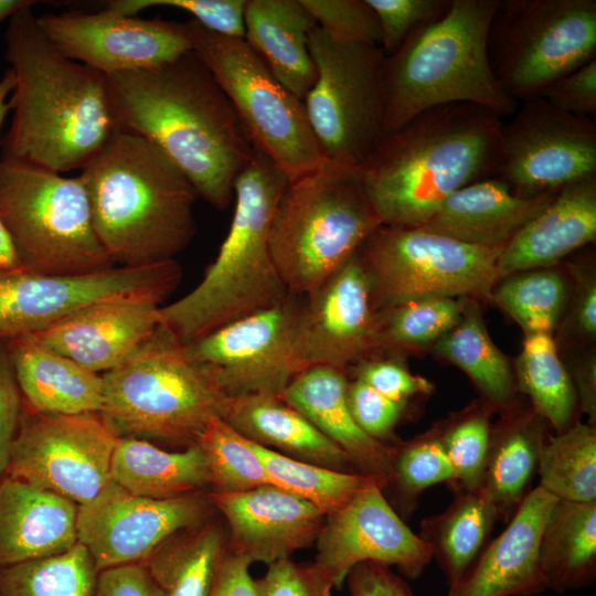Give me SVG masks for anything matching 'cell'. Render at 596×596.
Returning <instances> with one entry per match:
<instances>
[{
  "instance_id": "obj_1",
  "label": "cell",
  "mask_w": 596,
  "mask_h": 596,
  "mask_svg": "<svg viewBox=\"0 0 596 596\" xmlns=\"http://www.w3.org/2000/svg\"><path fill=\"white\" fill-rule=\"evenodd\" d=\"M106 84L116 130L152 143L198 196L226 209L255 149L232 103L193 52L158 67L107 75Z\"/></svg>"
},
{
  "instance_id": "obj_2",
  "label": "cell",
  "mask_w": 596,
  "mask_h": 596,
  "mask_svg": "<svg viewBox=\"0 0 596 596\" xmlns=\"http://www.w3.org/2000/svg\"><path fill=\"white\" fill-rule=\"evenodd\" d=\"M4 56L15 88L1 158L60 174L82 170L117 131L106 76L61 53L40 29L32 7L8 20Z\"/></svg>"
},
{
  "instance_id": "obj_3",
  "label": "cell",
  "mask_w": 596,
  "mask_h": 596,
  "mask_svg": "<svg viewBox=\"0 0 596 596\" xmlns=\"http://www.w3.org/2000/svg\"><path fill=\"white\" fill-rule=\"evenodd\" d=\"M502 121L489 109L449 104L385 134L360 167L382 225L422 226L453 193L493 177Z\"/></svg>"
},
{
  "instance_id": "obj_4",
  "label": "cell",
  "mask_w": 596,
  "mask_h": 596,
  "mask_svg": "<svg viewBox=\"0 0 596 596\" xmlns=\"http://www.w3.org/2000/svg\"><path fill=\"white\" fill-rule=\"evenodd\" d=\"M78 177L94 232L115 266L173 260L192 242L198 194L146 139L116 131Z\"/></svg>"
},
{
  "instance_id": "obj_5",
  "label": "cell",
  "mask_w": 596,
  "mask_h": 596,
  "mask_svg": "<svg viewBox=\"0 0 596 596\" xmlns=\"http://www.w3.org/2000/svg\"><path fill=\"white\" fill-rule=\"evenodd\" d=\"M287 183L283 171L254 150L234 182L233 219L215 259L191 291L160 309V324L181 343L272 308L289 295L269 248L270 223Z\"/></svg>"
},
{
  "instance_id": "obj_6",
  "label": "cell",
  "mask_w": 596,
  "mask_h": 596,
  "mask_svg": "<svg viewBox=\"0 0 596 596\" xmlns=\"http://www.w3.org/2000/svg\"><path fill=\"white\" fill-rule=\"evenodd\" d=\"M497 4L498 0H450L440 18L414 29L385 55L384 135L449 104H472L502 118L514 113L518 103L498 85L487 52Z\"/></svg>"
},
{
  "instance_id": "obj_7",
  "label": "cell",
  "mask_w": 596,
  "mask_h": 596,
  "mask_svg": "<svg viewBox=\"0 0 596 596\" xmlns=\"http://www.w3.org/2000/svg\"><path fill=\"white\" fill-rule=\"evenodd\" d=\"M381 225L358 167L326 159L288 181L269 230L270 254L288 292L316 291Z\"/></svg>"
},
{
  "instance_id": "obj_8",
  "label": "cell",
  "mask_w": 596,
  "mask_h": 596,
  "mask_svg": "<svg viewBox=\"0 0 596 596\" xmlns=\"http://www.w3.org/2000/svg\"><path fill=\"white\" fill-rule=\"evenodd\" d=\"M103 375L100 416L118 437L188 448L221 417L226 396L204 364L161 324L121 365Z\"/></svg>"
},
{
  "instance_id": "obj_9",
  "label": "cell",
  "mask_w": 596,
  "mask_h": 596,
  "mask_svg": "<svg viewBox=\"0 0 596 596\" xmlns=\"http://www.w3.org/2000/svg\"><path fill=\"white\" fill-rule=\"evenodd\" d=\"M0 220L23 269L83 275L115 267L94 232L78 175L0 158Z\"/></svg>"
},
{
  "instance_id": "obj_10",
  "label": "cell",
  "mask_w": 596,
  "mask_h": 596,
  "mask_svg": "<svg viewBox=\"0 0 596 596\" xmlns=\"http://www.w3.org/2000/svg\"><path fill=\"white\" fill-rule=\"evenodd\" d=\"M193 54L210 71L238 115L255 150L269 158L288 181L326 160L308 121L304 102L269 71L245 39L184 22Z\"/></svg>"
},
{
  "instance_id": "obj_11",
  "label": "cell",
  "mask_w": 596,
  "mask_h": 596,
  "mask_svg": "<svg viewBox=\"0 0 596 596\" xmlns=\"http://www.w3.org/2000/svg\"><path fill=\"white\" fill-rule=\"evenodd\" d=\"M490 68L518 104L596 57L595 0H498L487 36Z\"/></svg>"
},
{
  "instance_id": "obj_12",
  "label": "cell",
  "mask_w": 596,
  "mask_h": 596,
  "mask_svg": "<svg viewBox=\"0 0 596 596\" xmlns=\"http://www.w3.org/2000/svg\"><path fill=\"white\" fill-rule=\"evenodd\" d=\"M503 247L467 244L423 226L381 225L359 255L377 309L425 298L491 300Z\"/></svg>"
},
{
  "instance_id": "obj_13",
  "label": "cell",
  "mask_w": 596,
  "mask_h": 596,
  "mask_svg": "<svg viewBox=\"0 0 596 596\" xmlns=\"http://www.w3.org/2000/svg\"><path fill=\"white\" fill-rule=\"evenodd\" d=\"M316 81L304 99L327 160L360 168L384 136L380 46L336 41L316 26L309 36Z\"/></svg>"
},
{
  "instance_id": "obj_14",
  "label": "cell",
  "mask_w": 596,
  "mask_h": 596,
  "mask_svg": "<svg viewBox=\"0 0 596 596\" xmlns=\"http://www.w3.org/2000/svg\"><path fill=\"white\" fill-rule=\"evenodd\" d=\"M118 438L99 413H41L23 401L6 475L82 505L111 480Z\"/></svg>"
},
{
  "instance_id": "obj_15",
  "label": "cell",
  "mask_w": 596,
  "mask_h": 596,
  "mask_svg": "<svg viewBox=\"0 0 596 596\" xmlns=\"http://www.w3.org/2000/svg\"><path fill=\"white\" fill-rule=\"evenodd\" d=\"M596 174V121L543 97L518 104L502 121L496 178L518 195L536 196Z\"/></svg>"
},
{
  "instance_id": "obj_16",
  "label": "cell",
  "mask_w": 596,
  "mask_h": 596,
  "mask_svg": "<svg viewBox=\"0 0 596 596\" xmlns=\"http://www.w3.org/2000/svg\"><path fill=\"white\" fill-rule=\"evenodd\" d=\"M181 277L175 259L83 275H45L23 268L0 273V341L42 332L110 296L147 290L171 294Z\"/></svg>"
},
{
  "instance_id": "obj_17",
  "label": "cell",
  "mask_w": 596,
  "mask_h": 596,
  "mask_svg": "<svg viewBox=\"0 0 596 596\" xmlns=\"http://www.w3.org/2000/svg\"><path fill=\"white\" fill-rule=\"evenodd\" d=\"M216 513L209 490L171 499L135 496L109 481L78 505L77 542L98 571L145 561L172 534Z\"/></svg>"
},
{
  "instance_id": "obj_18",
  "label": "cell",
  "mask_w": 596,
  "mask_h": 596,
  "mask_svg": "<svg viewBox=\"0 0 596 596\" xmlns=\"http://www.w3.org/2000/svg\"><path fill=\"white\" fill-rule=\"evenodd\" d=\"M302 298L289 294L272 308L184 344L185 352L209 368L226 397L280 395L295 376L291 349Z\"/></svg>"
},
{
  "instance_id": "obj_19",
  "label": "cell",
  "mask_w": 596,
  "mask_h": 596,
  "mask_svg": "<svg viewBox=\"0 0 596 596\" xmlns=\"http://www.w3.org/2000/svg\"><path fill=\"white\" fill-rule=\"evenodd\" d=\"M36 21L61 53L105 76L158 67L192 51L184 22L123 15L106 8L45 13Z\"/></svg>"
},
{
  "instance_id": "obj_20",
  "label": "cell",
  "mask_w": 596,
  "mask_h": 596,
  "mask_svg": "<svg viewBox=\"0 0 596 596\" xmlns=\"http://www.w3.org/2000/svg\"><path fill=\"white\" fill-rule=\"evenodd\" d=\"M377 317L371 280L358 251L302 298L291 349L295 375L316 365L345 371L371 354Z\"/></svg>"
},
{
  "instance_id": "obj_21",
  "label": "cell",
  "mask_w": 596,
  "mask_h": 596,
  "mask_svg": "<svg viewBox=\"0 0 596 596\" xmlns=\"http://www.w3.org/2000/svg\"><path fill=\"white\" fill-rule=\"evenodd\" d=\"M315 544V563L338 589L362 562L396 565L415 578L433 558L426 543L406 525L379 483L327 514Z\"/></svg>"
},
{
  "instance_id": "obj_22",
  "label": "cell",
  "mask_w": 596,
  "mask_h": 596,
  "mask_svg": "<svg viewBox=\"0 0 596 596\" xmlns=\"http://www.w3.org/2000/svg\"><path fill=\"white\" fill-rule=\"evenodd\" d=\"M170 294L147 290L110 296L31 336L46 348L98 374L128 360L159 328Z\"/></svg>"
},
{
  "instance_id": "obj_23",
  "label": "cell",
  "mask_w": 596,
  "mask_h": 596,
  "mask_svg": "<svg viewBox=\"0 0 596 596\" xmlns=\"http://www.w3.org/2000/svg\"><path fill=\"white\" fill-rule=\"evenodd\" d=\"M227 529L228 551L249 565L290 558L309 547L326 514L305 499L268 483L236 493L209 490Z\"/></svg>"
},
{
  "instance_id": "obj_24",
  "label": "cell",
  "mask_w": 596,
  "mask_h": 596,
  "mask_svg": "<svg viewBox=\"0 0 596 596\" xmlns=\"http://www.w3.org/2000/svg\"><path fill=\"white\" fill-rule=\"evenodd\" d=\"M557 499L538 486L523 499L507 528L487 541L447 596H530L545 588L540 541Z\"/></svg>"
},
{
  "instance_id": "obj_25",
  "label": "cell",
  "mask_w": 596,
  "mask_h": 596,
  "mask_svg": "<svg viewBox=\"0 0 596 596\" xmlns=\"http://www.w3.org/2000/svg\"><path fill=\"white\" fill-rule=\"evenodd\" d=\"M596 238V174L555 192L502 248L497 265L503 277L550 268Z\"/></svg>"
},
{
  "instance_id": "obj_26",
  "label": "cell",
  "mask_w": 596,
  "mask_h": 596,
  "mask_svg": "<svg viewBox=\"0 0 596 596\" xmlns=\"http://www.w3.org/2000/svg\"><path fill=\"white\" fill-rule=\"evenodd\" d=\"M348 382L345 371L316 365L297 373L280 397L342 449L355 472L387 485L394 445L372 438L356 424L348 404Z\"/></svg>"
},
{
  "instance_id": "obj_27",
  "label": "cell",
  "mask_w": 596,
  "mask_h": 596,
  "mask_svg": "<svg viewBox=\"0 0 596 596\" xmlns=\"http://www.w3.org/2000/svg\"><path fill=\"white\" fill-rule=\"evenodd\" d=\"M78 505L4 475L0 480V568L54 556L77 543Z\"/></svg>"
},
{
  "instance_id": "obj_28",
  "label": "cell",
  "mask_w": 596,
  "mask_h": 596,
  "mask_svg": "<svg viewBox=\"0 0 596 596\" xmlns=\"http://www.w3.org/2000/svg\"><path fill=\"white\" fill-rule=\"evenodd\" d=\"M555 192L524 198L490 177L453 193L422 226L467 244L504 247Z\"/></svg>"
},
{
  "instance_id": "obj_29",
  "label": "cell",
  "mask_w": 596,
  "mask_h": 596,
  "mask_svg": "<svg viewBox=\"0 0 596 596\" xmlns=\"http://www.w3.org/2000/svg\"><path fill=\"white\" fill-rule=\"evenodd\" d=\"M221 418L257 445L297 460L355 472L344 451L280 395L226 397Z\"/></svg>"
},
{
  "instance_id": "obj_30",
  "label": "cell",
  "mask_w": 596,
  "mask_h": 596,
  "mask_svg": "<svg viewBox=\"0 0 596 596\" xmlns=\"http://www.w3.org/2000/svg\"><path fill=\"white\" fill-rule=\"evenodd\" d=\"M317 23L301 0H246L245 41L304 102L316 81L309 36Z\"/></svg>"
},
{
  "instance_id": "obj_31",
  "label": "cell",
  "mask_w": 596,
  "mask_h": 596,
  "mask_svg": "<svg viewBox=\"0 0 596 596\" xmlns=\"http://www.w3.org/2000/svg\"><path fill=\"white\" fill-rule=\"evenodd\" d=\"M24 403L53 414L99 413L103 375L25 337L7 341Z\"/></svg>"
},
{
  "instance_id": "obj_32",
  "label": "cell",
  "mask_w": 596,
  "mask_h": 596,
  "mask_svg": "<svg viewBox=\"0 0 596 596\" xmlns=\"http://www.w3.org/2000/svg\"><path fill=\"white\" fill-rule=\"evenodd\" d=\"M544 423L532 407L524 409L515 404L491 427L481 489L494 504L499 520L508 522L531 491L547 438Z\"/></svg>"
},
{
  "instance_id": "obj_33",
  "label": "cell",
  "mask_w": 596,
  "mask_h": 596,
  "mask_svg": "<svg viewBox=\"0 0 596 596\" xmlns=\"http://www.w3.org/2000/svg\"><path fill=\"white\" fill-rule=\"evenodd\" d=\"M110 479L126 491L150 499H171L209 490L211 478L198 444L168 451L145 439L119 437Z\"/></svg>"
},
{
  "instance_id": "obj_34",
  "label": "cell",
  "mask_w": 596,
  "mask_h": 596,
  "mask_svg": "<svg viewBox=\"0 0 596 596\" xmlns=\"http://www.w3.org/2000/svg\"><path fill=\"white\" fill-rule=\"evenodd\" d=\"M227 550L225 522L213 514L172 534L141 564L162 596H207Z\"/></svg>"
},
{
  "instance_id": "obj_35",
  "label": "cell",
  "mask_w": 596,
  "mask_h": 596,
  "mask_svg": "<svg viewBox=\"0 0 596 596\" xmlns=\"http://www.w3.org/2000/svg\"><path fill=\"white\" fill-rule=\"evenodd\" d=\"M545 588L567 592L590 585L596 576V501L557 500L540 541Z\"/></svg>"
},
{
  "instance_id": "obj_36",
  "label": "cell",
  "mask_w": 596,
  "mask_h": 596,
  "mask_svg": "<svg viewBox=\"0 0 596 596\" xmlns=\"http://www.w3.org/2000/svg\"><path fill=\"white\" fill-rule=\"evenodd\" d=\"M454 494L444 512L422 520L418 534L445 572L449 587L475 561L499 520L494 504L481 488Z\"/></svg>"
},
{
  "instance_id": "obj_37",
  "label": "cell",
  "mask_w": 596,
  "mask_h": 596,
  "mask_svg": "<svg viewBox=\"0 0 596 596\" xmlns=\"http://www.w3.org/2000/svg\"><path fill=\"white\" fill-rule=\"evenodd\" d=\"M434 351L464 370L493 409L503 413L517 404L510 364L492 342L476 305L466 302L461 319L434 343Z\"/></svg>"
},
{
  "instance_id": "obj_38",
  "label": "cell",
  "mask_w": 596,
  "mask_h": 596,
  "mask_svg": "<svg viewBox=\"0 0 596 596\" xmlns=\"http://www.w3.org/2000/svg\"><path fill=\"white\" fill-rule=\"evenodd\" d=\"M517 372L519 387L530 397L532 408L556 434L578 422L577 394L550 333L525 336Z\"/></svg>"
},
{
  "instance_id": "obj_39",
  "label": "cell",
  "mask_w": 596,
  "mask_h": 596,
  "mask_svg": "<svg viewBox=\"0 0 596 596\" xmlns=\"http://www.w3.org/2000/svg\"><path fill=\"white\" fill-rule=\"evenodd\" d=\"M540 487L557 500L596 501V430L577 422L544 441L538 464Z\"/></svg>"
},
{
  "instance_id": "obj_40",
  "label": "cell",
  "mask_w": 596,
  "mask_h": 596,
  "mask_svg": "<svg viewBox=\"0 0 596 596\" xmlns=\"http://www.w3.org/2000/svg\"><path fill=\"white\" fill-rule=\"evenodd\" d=\"M272 485L287 490L320 509L326 515L340 509L363 489L384 480L344 472L297 460L253 443Z\"/></svg>"
},
{
  "instance_id": "obj_41",
  "label": "cell",
  "mask_w": 596,
  "mask_h": 596,
  "mask_svg": "<svg viewBox=\"0 0 596 596\" xmlns=\"http://www.w3.org/2000/svg\"><path fill=\"white\" fill-rule=\"evenodd\" d=\"M97 573L77 542L64 553L0 568V596H92Z\"/></svg>"
},
{
  "instance_id": "obj_42",
  "label": "cell",
  "mask_w": 596,
  "mask_h": 596,
  "mask_svg": "<svg viewBox=\"0 0 596 596\" xmlns=\"http://www.w3.org/2000/svg\"><path fill=\"white\" fill-rule=\"evenodd\" d=\"M465 306V298H425L380 309L373 352L435 343L459 322Z\"/></svg>"
},
{
  "instance_id": "obj_43",
  "label": "cell",
  "mask_w": 596,
  "mask_h": 596,
  "mask_svg": "<svg viewBox=\"0 0 596 596\" xmlns=\"http://www.w3.org/2000/svg\"><path fill=\"white\" fill-rule=\"evenodd\" d=\"M567 288L563 277L549 268L504 277L492 298L526 334L550 333L565 306Z\"/></svg>"
},
{
  "instance_id": "obj_44",
  "label": "cell",
  "mask_w": 596,
  "mask_h": 596,
  "mask_svg": "<svg viewBox=\"0 0 596 596\" xmlns=\"http://www.w3.org/2000/svg\"><path fill=\"white\" fill-rule=\"evenodd\" d=\"M206 458L215 493H236L272 483L253 441L215 416L196 443Z\"/></svg>"
},
{
  "instance_id": "obj_45",
  "label": "cell",
  "mask_w": 596,
  "mask_h": 596,
  "mask_svg": "<svg viewBox=\"0 0 596 596\" xmlns=\"http://www.w3.org/2000/svg\"><path fill=\"white\" fill-rule=\"evenodd\" d=\"M456 475L435 429L394 445L390 488L400 517L408 518L417 499L427 488L445 482L451 486Z\"/></svg>"
},
{
  "instance_id": "obj_46",
  "label": "cell",
  "mask_w": 596,
  "mask_h": 596,
  "mask_svg": "<svg viewBox=\"0 0 596 596\" xmlns=\"http://www.w3.org/2000/svg\"><path fill=\"white\" fill-rule=\"evenodd\" d=\"M494 409L483 401L435 427L437 437L454 468L453 492L481 488L490 444V414Z\"/></svg>"
},
{
  "instance_id": "obj_47",
  "label": "cell",
  "mask_w": 596,
  "mask_h": 596,
  "mask_svg": "<svg viewBox=\"0 0 596 596\" xmlns=\"http://www.w3.org/2000/svg\"><path fill=\"white\" fill-rule=\"evenodd\" d=\"M317 26L331 39L381 47L382 36L374 11L365 0H301Z\"/></svg>"
},
{
  "instance_id": "obj_48",
  "label": "cell",
  "mask_w": 596,
  "mask_h": 596,
  "mask_svg": "<svg viewBox=\"0 0 596 596\" xmlns=\"http://www.w3.org/2000/svg\"><path fill=\"white\" fill-rule=\"evenodd\" d=\"M246 0H113L106 9L136 15L152 7H170L189 12L206 30L230 38H245Z\"/></svg>"
},
{
  "instance_id": "obj_49",
  "label": "cell",
  "mask_w": 596,
  "mask_h": 596,
  "mask_svg": "<svg viewBox=\"0 0 596 596\" xmlns=\"http://www.w3.org/2000/svg\"><path fill=\"white\" fill-rule=\"evenodd\" d=\"M365 1L379 21L385 55L396 51L414 29L440 18L450 6V0Z\"/></svg>"
},
{
  "instance_id": "obj_50",
  "label": "cell",
  "mask_w": 596,
  "mask_h": 596,
  "mask_svg": "<svg viewBox=\"0 0 596 596\" xmlns=\"http://www.w3.org/2000/svg\"><path fill=\"white\" fill-rule=\"evenodd\" d=\"M267 566L265 575L255 579L257 596H331L334 588L331 578L315 562L286 558Z\"/></svg>"
},
{
  "instance_id": "obj_51",
  "label": "cell",
  "mask_w": 596,
  "mask_h": 596,
  "mask_svg": "<svg viewBox=\"0 0 596 596\" xmlns=\"http://www.w3.org/2000/svg\"><path fill=\"white\" fill-rule=\"evenodd\" d=\"M347 397L352 416L362 430L389 444L406 405L385 397L359 379L349 380Z\"/></svg>"
},
{
  "instance_id": "obj_52",
  "label": "cell",
  "mask_w": 596,
  "mask_h": 596,
  "mask_svg": "<svg viewBox=\"0 0 596 596\" xmlns=\"http://www.w3.org/2000/svg\"><path fill=\"white\" fill-rule=\"evenodd\" d=\"M354 379L369 384L385 397L406 405L416 395L429 394L433 383L423 376L412 374L395 360H361L354 364Z\"/></svg>"
},
{
  "instance_id": "obj_53",
  "label": "cell",
  "mask_w": 596,
  "mask_h": 596,
  "mask_svg": "<svg viewBox=\"0 0 596 596\" xmlns=\"http://www.w3.org/2000/svg\"><path fill=\"white\" fill-rule=\"evenodd\" d=\"M539 97L565 113L595 119L596 57L553 82Z\"/></svg>"
},
{
  "instance_id": "obj_54",
  "label": "cell",
  "mask_w": 596,
  "mask_h": 596,
  "mask_svg": "<svg viewBox=\"0 0 596 596\" xmlns=\"http://www.w3.org/2000/svg\"><path fill=\"white\" fill-rule=\"evenodd\" d=\"M23 409L19 387L7 341H0V480L6 475L10 449Z\"/></svg>"
},
{
  "instance_id": "obj_55",
  "label": "cell",
  "mask_w": 596,
  "mask_h": 596,
  "mask_svg": "<svg viewBox=\"0 0 596 596\" xmlns=\"http://www.w3.org/2000/svg\"><path fill=\"white\" fill-rule=\"evenodd\" d=\"M92 596H162L141 563L98 571Z\"/></svg>"
},
{
  "instance_id": "obj_56",
  "label": "cell",
  "mask_w": 596,
  "mask_h": 596,
  "mask_svg": "<svg viewBox=\"0 0 596 596\" xmlns=\"http://www.w3.org/2000/svg\"><path fill=\"white\" fill-rule=\"evenodd\" d=\"M350 596H414L408 584L389 565L362 562L348 574Z\"/></svg>"
},
{
  "instance_id": "obj_57",
  "label": "cell",
  "mask_w": 596,
  "mask_h": 596,
  "mask_svg": "<svg viewBox=\"0 0 596 596\" xmlns=\"http://www.w3.org/2000/svg\"><path fill=\"white\" fill-rule=\"evenodd\" d=\"M249 564L228 550L221 560L207 596H257Z\"/></svg>"
},
{
  "instance_id": "obj_58",
  "label": "cell",
  "mask_w": 596,
  "mask_h": 596,
  "mask_svg": "<svg viewBox=\"0 0 596 596\" xmlns=\"http://www.w3.org/2000/svg\"><path fill=\"white\" fill-rule=\"evenodd\" d=\"M574 326L581 334L592 338L596 333L595 278H584L578 285L573 308Z\"/></svg>"
},
{
  "instance_id": "obj_59",
  "label": "cell",
  "mask_w": 596,
  "mask_h": 596,
  "mask_svg": "<svg viewBox=\"0 0 596 596\" xmlns=\"http://www.w3.org/2000/svg\"><path fill=\"white\" fill-rule=\"evenodd\" d=\"M596 369L595 360L590 358L584 361L575 369L571 376L574 384L579 411L588 415L589 425L595 426L596 419Z\"/></svg>"
},
{
  "instance_id": "obj_60",
  "label": "cell",
  "mask_w": 596,
  "mask_h": 596,
  "mask_svg": "<svg viewBox=\"0 0 596 596\" xmlns=\"http://www.w3.org/2000/svg\"><path fill=\"white\" fill-rule=\"evenodd\" d=\"M14 88L15 75L13 71L9 67L0 79V130L7 114L10 109H12L11 96Z\"/></svg>"
},
{
  "instance_id": "obj_61",
  "label": "cell",
  "mask_w": 596,
  "mask_h": 596,
  "mask_svg": "<svg viewBox=\"0 0 596 596\" xmlns=\"http://www.w3.org/2000/svg\"><path fill=\"white\" fill-rule=\"evenodd\" d=\"M21 268L9 236L0 220V273Z\"/></svg>"
},
{
  "instance_id": "obj_62",
  "label": "cell",
  "mask_w": 596,
  "mask_h": 596,
  "mask_svg": "<svg viewBox=\"0 0 596 596\" xmlns=\"http://www.w3.org/2000/svg\"><path fill=\"white\" fill-rule=\"evenodd\" d=\"M38 1L33 0H0V24L9 20L18 11L33 7Z\"/></svg>"
}]
</instances>
